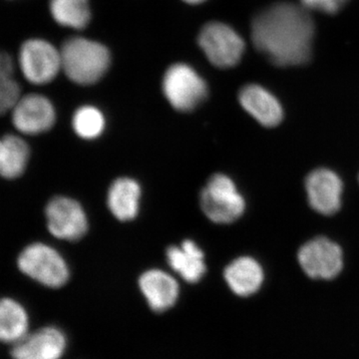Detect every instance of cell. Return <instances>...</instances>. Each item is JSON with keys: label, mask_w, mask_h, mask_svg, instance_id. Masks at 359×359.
Segmentation results:
<instances>
[{"label": "cell", "mask_w": 359, "mask_h": 359, "mask_svg": "<svg viewBox=\"0 0 359 359\" xmlns=\"http://www.w3.org/2000/svg\"><path fill=\"white\" fill-rule=\"evenodd\" d=\"M313 36L314 25L309 14L287 2L264 9L252 23L255 47L280 67L309 62Z\"/></svg>", "instance_id": "cell-1"}, {"label": "cell", "mask_w": 359, "mask_h": 359, "mask_svg": "<svg viewBox=\"0 0 359 359\" xmlns=\"http://www.w3.org/2000/svg\"><path fill=\"white\" fill-rule=\"evenodd\" d=\"M62 71L78 85L95 84L109 69L111 54L105 45L85 37H70L60 48Z\"/></svg>", "instance_id": "cell-2"}, {"label": "cell", "mask_w": 359, "mask_h": 359, "mask_svg": "<svg viewBox=\"0 0 359 359\" xmlns=\"http://www.w3.org/2000/svg\"><path fill=\"white\" fill-rule=\"evenodd\" d=\"M21 273L48 289H61L70 280V268L65 257L51 245L33 243L18 259Z\"/></svg>", "instance_id": "cell-3"}, {"label": "cell", "mask_w": 359, "mask_h": 359, "mask_svg": "<svg viewBox=\"0 0 359 359\" xmlns=\"http://www.w3.org/2000/svg\"><path fill=\"white\" fill-rule=\"evenodd\" d=\"M200 207L212 223L228 224L238 221L245 210V201L228 175H212L200 194Z\"/></svg>", "instance_id": "cell-4"}, {"label": "cell", "mask_w": 359, "mask_h": 359, "mask_svg": "<svg viewBox=\"0 0 359 359\" xmlns=\"http://www.w3.org/2000/svg\"><path fill=\"white\" fill-rule=\"evenodd\" d=\"M162 91L170 105L179 112H192L205 102L209 87L192 66L175 63L165 72Z\"/></svg>", "instance_id": "cell-5"}, {"label": "cell", "mask_w": 359, "mask_h": 359, "mask_svg": "<svg viewBox=\"0 0 359 359\" xmlns=\"http://www.w3.org/2000/svg\"><path fill=\"white\" fill-rule=\"evenodd\" d=\"M21 75L33 85H46L62 71L60 49L42 39H30L21 44L18 56Z\"/></svg>", "instance_id": "cell-6"}, {"label": "cell", "mask_w": 359, "mask_h": 359, "mask_svg": "<svg viewBox=\"0 0 359 359\" xmlns=\"http://www.w3.org/2000/svg\"><path fill=\"white\" fill-rule=\"evenodd\" d=\"M198 43L205 57L216 67L228 69L240 62L245 52V41L226 23H205L198 37Z\"/></svg>", "instance_id": "cell-7"}, {"label": "cell", "mask_w": 359, "mask_h": 359, "mask_svg": "<svg viewBox=\"0 0 359 359\" xmlns=\"http://www.w3.org/2000/svg\"><path fill=\"white\" fill-rule=\"evenodd\" d=\"M47 229L53 237L77 242L89 231L88 215L81 203L66 196L52 198L45 207Z\"/></svg>", "instance_id": "cell-8"}, {"label": "cell", "mask_w": 359, "mask_h": 359, "mask_svg": "<svg viewBox=\"0 0 359 359\" xmlns=\"http://www.w3.org/2000/svg\"><path fill=\"white\" fill-rule=\"evenodd\" d=\"M69 337L62 327L46 325L30 330L9 347L11 359H65L69 351Z\"/></svg>", "instance_id": "cell-9"}, {"label": "cell", "mask_w": 359, "mask_h": 359, "mask_svg": "<svg viewBox=\"0 0 359 359\" xmlns=\"http://www.w3.org/2000/svg\"><path fill=\"white\" fill-rule=\"evenodd\" d=\"M11 112L16 130L30 136L46 133L56 122L55 107L50 99L42 94L21 95Z\"/></svg>", "instance_id": "cell-10"}, {"label": "cell", "mask_w": 359, "mask_h": 359, "mask_svg": "<svg viewBox=\"0 0 359 359\" xmlns=\"http://www.w3.org/2000/svg\"><path fill=\"white\" fill-rule=\"evenodd\" d=\"M297 257L306 275L321 280L334 278L341 271L344 264L339 245L325 238L309 241L302 245Z\"/></svg>", "instance_id": "cell-11"}, {"label": "cell", "mask_w": 359, "mask_h": 359, "mask_svg": "<svg viewBox=\"0 0 359 359\" xmlns=\"http://www.w3.org/2000/svg\"><path fill=\"white\" fill-rule=\"evenodd\" d=\"M138 287L148 308L156 313L171 311L178 304L181 295L178 280L161 269L143 271L138 278Z\"/></svg>", "instance_id": "cell-12"}, {"label": "cell", "mask_w": 359, "mask_h": 359, "mask_svg": "<svg viewBox=\"0 0 359 359\" xmlns=\"http://www.w3.org/2000/svg\"><path fill=\"white\" fill-rule=\"evenodd\" d=\"M306 189L309 204L316 212L330 216L339 211L344 186L334 172L316 170L306 178Z\"/></svg>", "instance_id": "cell-13"}, {"label": "cell", "mask_w": 359, "mask_h": 359, "mask_svg": "<svg viewBox=\"0 0 359 359\" xmlns=\"http://www.w3.org/2000/svg\"><path fill=\"white\" fill-rule=\"evenodd\" d=\"M166 259L172 271L191 285L200 283L207 273L204 250L190 238L180 245H170L166 250Z\"/></svg>", "instance_id": "cell-14"}, {"label": "cell", "mask_w": 359, "mask_h": 359, "mask_svg": "<svg viewBox=\"0 0 359 359\" xmlns=\"http://www.w3.org/2000/svg\"><path fill=\"white\" fill-rule=\"evenodd\" d=\"M142 194V187L136 179L127 176L115 179L106 197L111 215L123 223L133 221L140 212Z\"/></svg>", "instance_id": "cell-15"}, {"label": "cell", "mask_w": 359, "mask_h": 359, "mask_svg": "<svg viewBox=\"0 0 359 359\" xmlns=\"http://www.w3.org/2000/svg\"><path fill=\"white\" fill-rule=\"evenodd\" d=\"M238 101L245 112L249 113L259 124L275 127L283 120V111L269 90L257 84L245 85L240 90Z\"/></svg>", "instance_id": "cell-16"}, {"label": "cell", "mask_w": 359, "mask_h": 359, "mask_svg": "<svg viewBox=\"0 0 359 359\" xmlns=\"http://www.w3.org/2000/svg\"><path fill=\"white\" fill-rule=\"evenodd\" d=\"M261 264L250 257L233 259L224 271V282L238 297H248L256 294L264 283Z\"/></svg>", "instance_id": "cell-17"}, {"label": "cell", "mask_w": 359, "mask_h": 359, "mask_svg": "<svg viewBox=\"0 0 359 359\" xmlns=\"http://www.w3.org/2000/svg\"><path fill=\"white\" fill-rule=\"evenodd\" d=\"M32 330L25 306L13 297L0 299V344L11 347Z\"/></svg>", "instance_id": "cell-18"}, {"label": "cell", "mask_w": 359, "mask_h": 359, "mask_svg": "<svg viewBox=\"0 0 359 359\" xmlns=\"http://www.w3.org/2000/svg\"><path fill=\"white\" fill-rule=\"evenodd\" d=\"M29 157V146L21 137L6 135L0 138V176L18 178L25 173Z\"/></svg>", "instance_id": "cell-19"}, {"label": "cell", "mask_w": 359, "mask_h": 359, "mask_svg": "<svg viewBox=\"0 0 359 359\" xmlns=\"http://www.w3.org/2000/svg\"><path fill=\"white\" fill-rule=\"evenodd\" d=\"M49 11L59 25L83 29L91 20L89 0H50Z\"/></svg>", "instance_id": "cell-20"}, {"label": "cell", "mask_w": 359, "mask_h": 359, "mask_svg": "<svg viewBox=\"0 0 359 359\" xmlns=\"http://www.w3.org/2000/svg\"><path fill=\"white\" fill-rule=\"evenodd\" d=\"M72 128L79 138L86 141L96 140L105 131V116L95 106H81L73 114Z\"/></svg>", "instance_id": "cell-21"}, {"label": "cell", "mask_w": 359, "mask_h": 359, "mask_svg": "<svg viewBox=\"0 0 359 359\" xmlns=\"http://www.w3.org/2000/svg\"><path fill=\"white\" fill-rule=\"evenodd\" d=\"M15 71L13 57L6 52L0 51V116L13 109L14 104L21 96Z\"/></svg>", "instance_id": "cell-22"}, {"label": "cell", "mask_w": 359, "mask_h": 359, "mask_svg": "<svg viewBox=\"0 0 359 359\" xmlns=\"http://www.w3.org/2000/svg\"><path fill=\"white\" fill-rule=\"evenodd\" d=\"M301 1L306 8L334 14L341 8L347 0H301Z\"/></svg>", "instance_id": "cell-23"}, {"label": "cell", "mask_w": 359, "mask_h": 359, "mask_svg": "<svg viewBox=\"0 0 359 359\" xmlns=\"http://www.w3.org/2000/svg\"><path fill=\"white\" fill-rule=\"evenodd\" d=\"M183 1L186 2V4H194V6H196V4H203L205 0H183Z\"/></svg>", "instance_id": "cell-24"}]
</instances>
